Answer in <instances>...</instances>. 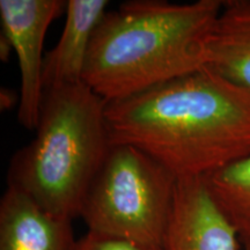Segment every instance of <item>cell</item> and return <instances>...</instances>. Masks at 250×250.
I'll return each mask as SVG.
<instances>
[{
  "label": "cell",
  "mask_w": 250,
  "mask_h": 250,
  "mask_svg": "<svg viewBox=\"0 0 250 250\" xmlns=\"http://www.w3.org/2000/svg\"><path fill=\"white\" fill-rule=\"evenodd\" d=\"M111 145H130L176 179H198L250 155V93L208 67L107 102Z\"/></svg>",
  "instance_id": "1"
},
{
  "label": "cell",
  "mask_w": 250,
  "mask_h": 250,
  "mask_svg": "<svg viewBox=\"0 0 250 250\" xmlns=\"http://www.w3.org/2000/svg\"><path fill=\"white\" fill-rule=\"evenodd\" d=\"M221 7L223 0H132L105 12L94 31L83 81L111 102L202 70Z\"/></svg>",
  "instance_id": "2"
},
{
  "label": "cell",
  "mask_w": 250,
  "mask_h": 250,
  "mask_svg": "<svg viewBox=\"0 0 250 250\" xmlns=\"http://www.w3.org/2000/svg\"><path fill=\"white\" fill-rule=\"evenodd\" d=\"M107 101L85 83L45 89L35 138L13 156L7 186L73 220L111 147Z\"/></svg>",
  "instance_id": "3"
},
{
  "label": "cell",
  "mask_w": 250,
  "mask_h": 250,
  "mask_svg": "<svg viewBox=\"0 0 250 250\" xmlns=\"http://www.w3.org/2000/svg\"><path fill=\"white\" fill-rule=\"evenodd\" d=\"M176 184V177L146 153L111 145L80 218L90 233L165 249Z\"/></svg>",
  "instance_id": "4"
},
{
  "label": "cell",
  "mask_w": 250,
  "mask_h": 250,
  "mask_svg": "<svg viewBox=\"0 0 250 250\" xmlns=\"http://www.w3.org/2000/svg\"><path fill=\"white\" fill-rule=\"evenodd\" d=\"M64 0H0L2 34L11 41L21 74L18 121L24 129L36 130L43 87V44L46 31L66 12Z\"/></svg>",
  "instance_id": "5"
},
{
  "label": "cell",
  "mask_w": 250,
  "mask_h": 250,
  "mask_svg": "<svg viewBox=\"0 0 250 250\" xmlns=\"http://www.w3.org/2000/svg\"><path fill=\"white\" fill-rule=\"evenodd\" d=\"M165 250H243L239 233L203 177L177 179Z\"/></svg>",
  "instance_id": "6"
},
{
  "label": "cell",
  "mask_w": 250,
  "mask_h": 250,
  "mask_svg": "<svg viewBox=\"0 0 250 250\" xmlns=\"http://www.w3.org/2000/svg\"><path fill=\"white\" fill-rule=\"evenodd\" d=\"M72 221L7 186L0 201V250H76Z\"/></svg>",
  "instance_id": "7"
},
{
  "label": "cell",
  "mask_w": 250,
  "mask_h": 250,
  "mask_svg": "<svg viewBox=\"0 0 250 250\" xmlns=\"http://www.w3.org/2000/svg\"><path fill=\"white\" fill-rule=\"evenodd\" d=\"M108 4V0H68L61 39L44 56V90L83 83L94 31L105 14Z\"/></svg>",
  "instance_id": "8"
},
{
  "label": "cell",
  "mask_w": 250,
  "mask_h": 250,
  "mask_svg": "<svg viewBox=\"0 0 250 250\" xmlns=\"http://www.w3.org/2000/svg\"><path fill=\"white\" fill-rule=\"evenodd\" d=\"M206 67L250 93V0H223L206 48Z\"/></svg>",
  "instance_id": "9"
},
{
  "label": "cell",
  "mask_w": 250,
  "mask_h": 250,
  "mask_svg": "<svg viewBox=\"0 0 250 250\" xmlns=\"http://www.w3.org/2000/svg\"><path fill=\"white\" fill-rule=\"evenodd\" d=\"M242 242L250 240V155L203 177Z\"/></svg>",
  "instance_id": "10"
},
{
  "label": "cell",
  "mask_w": 250,
  "mask_h": 250,
  "mask_svg": "<svg viewBox=\"0 0 250 250\" xmlns=\"http://www.w3.org/2000/svg\"><path fill=\"white\" fill-rule=\"evenodd\" d=\"M76 250H165L140 243L87 232L77 241Z\"/></svg>",
  "instance_id": "11"
},
{
  "label": "cell",
  "mask_w": 250,
  "mask_h": 250,
  "mask_svg": "<svg viewBox=\"0 0 250 250\" xmlns=\"http://www.w3.org/2000/svg\"><path fill=\"white\" fill-rule=\"evenodd\" d=\"M17 100L20 101V96H18L17 93L8 88H1V92H0V107H1V110H8V109L13 108Z\"/></svg>",
  "instance_id": "12"
},
{
  "label": "cell",
  "mask_w": 250,
  "mask_h": 250,
  "mask_svg": "<svg viewBox=\"0 0 250 250\" xmlns=\"http://www.w3.org/2000/svg\"><path fill=\"white\" fill-rule=\"evenodd\" d=\"M12 50L14 49H13V45H12L11 41H9L7 37L1 33V35H0V58H1L2 62L8 61Z\"/></svg>",
  "instance_id": "13"
},
{
  "label": "cell",
  "mask_w": 250,
  "mask_h": 250,
  "mask_svg": "<svg viewBox=\"0 0 250 250\" xmlns=\"http://www.w3.org/2000/svg\"><path fill=\"white\" fill-rule=\"evenodd\" d=\"M243 250H250V240L243 242Z\"/></svg>",
  "instance_id": "14"
}]
</instances>
